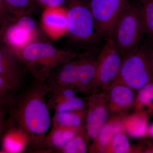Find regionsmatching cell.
I'll return each mask as SVG.
<instances>
[{"label":"cell","mask_w":153,"mask_h":153,"mask_svg":"<svg viewBox=\"0 0 153 153\" xmlns=\"http://www.w3.org/2000/svg\"><path fill=\"white\" fill-rule=\"evenodd\" d=\"M138 91L136 102L138 111L147 115L153 114V81Z\"/></svg>","instance_id":"19"},{"label":"cell","mask_w":153,"mask_h":153,"mask_svg":"<svg viewBox=\"0 0 153 153\" xmlns=\"http://www.w3.org/2000/svg\"><path fill=\"white\" fill-rule=\"evenodd\" d=\"M127 2L124 0H90L89 7L99 36L110 37L121 13Z\"/></svg>","instance_id":"8"},{"label":"cell","mask_w":153,"mask_h":153,"mask_svg":"<svg viewBox=\"0 0 153 153\" xmlns=\"http://www.w3.org/2000/svg\"><path fill=\"white\" fill-rule=\"evenodd\" d=\"M27 69L19 57L7 46L0 44V76L15 92L22 89Z\"/></svg>","instance_id":"9"},{"label":"cell","mask_w":153,"mask_h":153,"mask_svg":"<svg viewBox=\"0 0 153 153\" xmlns=\"http://www.w3.org/2000/svg\"><path fill=\"white\" fill-rule=\"evenodd\" d=\"M14 16L31 13L35 0H4Z\"/></svg>","instance_id":"22"},{"label":"cell","mask_w":153,"mask_h":153,"mask_svg":"<svg viewBox=\"0 0 153 153\" xmlns=\"http://www.w3.org/2000/svg\"><path fill=\"white\" fill-rule=\"evenodd\" d=\"M78 55L70 50L58 49L50 43L36 41L22 49L17 55L33 78L46 81L54 68Z\"/></svg>","instance_id":"2"},{"label":"cell","mask_w":153,"mask_h":153,"mask_svg":"<svg viewBox=\"0 0 153 153\" xmlns=\"http://www.w3.org/2000/svg\"><path fill=\"white\" fill-rule=\"evenodd\" d=\"M145 34L134 4L128 3L118 19L111 36L117 49L123 57L139 47Z\"/></svg>","instance_id":"4"},{"label":"cell","mask_w":153,"mask_h":153,"mask_svg":"<svg viewBox=\"0 0 153 153\" xmlns=\"http://www.w3.org/2000/svg\"></svg>","instance_id":"30"},{"label":"cell","mask_w":153,"mask_h":153,"mask_svg":"<svg viewBox=\"0 0 153 153\" xmlns=\"http://www.w3.org/2000/svg\"><path fill=\"white\" fill-rule=\"evenodd\" d=\"M78 79L76 91L86 92L94 84L96 74V61L91 59L86 54L79 55Z\"/></svg>","instance_id":"15"},{"label":"cell","mask_w":153,"mask_h":153,"mask_svg":"<svg viewBox=\"0 0 153 153\" xmlns=\"http://www.w3.org/2000/svg\"><path fill=\"white\" fill-rule=\"evenodd\" d=\"M81 128L52 126L45 138L44 152H54L56 150L62 148L73 138Z\"/></svg>","instance_id":"14"},{"label":"cell","mask_w":153,"mask_h":153,"mask_svg":"<svg viewBox=\"0 0 153 153\" xmlns=\"http://www.w3.org/2000/svg\"><path fill=\"white\" fill-rule=\"evenodd\" d=\"M45 9L63 7L66 0H35Z\"/></svg>","instance_id":"27"},{"label":"cell","mask_w":153,"mask_h":153,"mask_svg":"<svg viewBox=\"0 0 153 153\" xmlns=\"http://www.w3.org/2000/svg\"><path fill=\"white\" fill-rule=\"evenodd\" d=\"M148 115L138 111L136 114L127 119L124 128L132 137H143L147 135Z\"/></svg>","instance_id":"17"},{"label":"cell","mask_w":153,"mask_h":153,"mask_svg":"<svg viewBox=\"0 0 153 153\" xmlns=\"http://www.w3.org/2000/svg\"><path fill=\"white\" fill-rule=\"evenodd\" d=\"M86 140L83 128L65 146L54 151L55 153H85L87 151Z\"/></svg>","instance_id":"21"},{"label":"cell","mask_w":153,"mask_h":153,"mask_svg":"<svg viewBox=\"0 0 153 153\" xmlns=\"http://www.w3.org/2000/svg\"><path fill=\"white\" fill-rule=\"evenodd\" d=\"M85 114L84 110L55 112L53 117H51L52 126L75 129L81 128Z\"/></svg>","instance_id":"16"},{"label":"cell","mask_w":153,"mask_h":153,"mask_svg":"<svg viewBox=\"0 0 153 153\" xmlns=\"http://www.w3.org/2000/svg\"><path fill=\"white\" fill-rule=\"evenodd\" d=\"M134 5L145 34L153 38V0H138Z\"/></svg>","instance_id":"18"},{"label":"cell","mask_w":153,"mask_h":153,"mask_svg":"<svg viewBox=\"0 0 153 153\" xmlns=\"http://www.w3.org/2000/svg\"><path fill=\"white\" fill-rule=\"evenodd\" d=\"M68 14V33L74 40L88 41L99 36L89 3L70 0Z\"/></svg>","instance_id":"6"},{"label":"cell","mask_w":153,"mask_h":153,"mask_svg":"<svg viewBox=\"0 0 153 153\" xmlns=\"http://www.w3.org/2000/svg\"><path fill=\"white\" fill-rule=\"evenodd\" d=\"M85 104L82 98L76 96L72 99L63 100L55 103L50 109L54 110L55 112L80 111L84 109Z\"/></svg>","instance_id":"23"},{"label":"cell","mask_w":153,"mask_h":153,"mask_svg":"<svg viewBox=\"0 0 153 153\" xmlns=\"http://www.w3.org/2000/svg\"><path fill=\"white\" fill-rule=\"evenodd\" d=\"M152 81L153 52L146 47H139L123 57L114 82L123 83L138 91Z\"/></svg>","instance_id":"3"},{"label":"cell","mask_w":153,"mask_h":153,"mask_svg":"<svg viewBox=\"0 0 153 153\" xmlns=\"http://www.w3.org/2000/svg\"><path fill=\"white\" fill-rule=\"evenodd\" d=\"M105 99V97L99 94H93L89 98L86 129L87 134L93 139L97 138L107 118Z\"/></svg>","instance_id":"12"},{"label":"cell","mask_w":153,"mask_h":153,"mask_svg":"<svg viewBox=\"0 0 153 153\" xmlns=\"http://www.w3.org/2000/svg\"><path fill=\"white\" fill-rule=\"evenodd\" d=\"M109 94L111 108L115 111L129 107L136 100L135 91L127 85L114 82L111 85Z\"/></svg>","instance_id":"13"},{"label":"cell","mask_w":153,"mask_h":153,"mask_svg":"<svg viewBox=\"0 0 153 153\" xmlns=\"http://www.w3.org/2000/svg\"><path fill=\"white\" fill-rule=\"evenodd\" d=\"M147 135L153 138V123L148 127Z\"/></svg>","instance_id":"29"},{"label":"cell","mask_w":153,"mask_h":153,"mask_svg":"<svg viewBox=\"0 0 153 153\" xmlns=\"http://www.w3.org/2000/svg\"><path fill=\"white\" fill-rule=\"evenodd\" d=\"M0 153H22L29 152V135L19 126L6 121L1 135Z\"/></svg>","instance_id":"10"},{"label":"cell","mask_w":153,"mask_h":153,"mask_svg":"<svg viewBox=\"0 0 153 153\" xmlns=\"http://www.w3.org/2000/svg\"><path fill=\"white\" fill-rule=\"evenodd\" d=\"M8 111V108H0V137L4 128L6 114Z\"/></svg>","instance_id":"28"},{"label":"cell","mask_w":153,"mask_h":153,"mask_svg":"<svg viewBox=\"0 0 153 153\" xmlns=\"http://www.w3.org/2000/svg\"><path fill=\"white\" fill-rule=\"evenodd\" d=\"M16 93L8 82L0 76V108L9 109L11 100Z\"/></svg>","instance_id":"25"},{"label":"cell","mask_w":153,"mask_h":153,"mask_svg":"<svg viewBox=\"0 0 153 153\" xmlns=\"http://www.w3.org/2000/svg\"><path fill=\"white\" fill-rule=\"evenodd\" d=\"M42 27L48 36L57 40L68 33L67 10L63 7L45 9L41 17Z\"/></svg>","instance_id":"11"},{"label":"cell","mask_w":153,"mask_h":153,"mask_svg":"<svg viewBox=\"0 0 153 153\" xmlns=\"http://www.w3.org/2000/svg\"><path fill=\"white\" fill-rule=\"evenodd\" d=\"M123 125L119 121H111L105 124L99 133L97 137L99 145L102 149L108 146L115 135L122 132Z\"/></svg>","instance_id":"20"},{"label":"cell","mask_w":153,"mask_h":153,"mask_svg":"<svg viewBox=\"0 0 153 153\" xmlns=\"http://www.w3.org/2000/svg\"><path fill=\"white\" fill-rule=\"evenodd\" d=\"M48 92L46 81L33 77L27 86L14 95L9 105L10 116L6 120L27 133L30 152H44L45 138L52 124L46 99Z\"/></svg>","instance_id":"1"},{"label":"cell","mask_w":153,"mask_h":153,"mask_svg":"<svg viewBox=\"0 0 153 153\" xmlns=\"http://www.w3.org/2000/svg\"><path fill=\"white\" fill-rule=\"evenodd\" d=\"M107 38L96 60L94 84L104 88L111 86L115 81L123 58L117 49L111 38Z\"/></svg>","instance_id":"7"},{"label":"cell","mask_w":153,"mask_h":153,"mask_svg":"<svg viewBox=\"0 0 153 153\" xmlns=\"http://www.w3.org/2000/svg\"><path fill=\"white\" fill-rule=\"evenodd\" d=\"M4 0H0V29L9 19L13 17Z\"/></svg>","instance_id":"26"},{"label":"cell","mask_w":153,"mask_h":153,"mask_svg":"<svg viewBox=\"0 0 153 153\" xmlns=\"http://www.w3.org/2000/svg\"><path fill=\"white\" fill-rule=\"evenodd\" d=\"M39 30L31 13L14 16L0 29V39L17 55L22 49L37 41Z\"/></svg>","instance_id":"5"},{"label":"cell","mask_w":153,"mask_h":153,"mask_svg":"<svg viewBox=\"0 0 153 153\" xmlns=\"http://www.w3.org/2000/svg\"><path fill=\"white\" fill-rule=\"evenodd\" d=\"M108 146L111 152L114 153H127L130 149L128 139L122 132L115 135Z\"/></svg>","instance_id":"24"}]
</instances>
